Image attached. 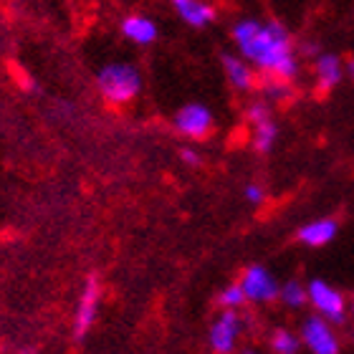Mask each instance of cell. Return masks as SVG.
Wrapping results in <instances>:
<instances>
[{
  "mask_svg": "<svg viewBox=\"0 0 354 354\" xmlns=\"http://www.w3.org/2000/svg\"><path fill=\"white\" fill-rule=\"evenodd\" d=\"M233 41H236L241 56L268 76H279V79L291 82L299 74L294 41L279 21L241 18L233 26Z\"/></svg>",
  "mask_w": 354,
  "mask_h": 354,
  "instance_id": "1",
  "label": "cell"
},
{
  "mask_svg": "<svg viewBox=\"0 0 354 354\" xmlns=\"http://www.w3.org/2000/svg\"><path fill=\"white\" fill-rule=\"evenodd\" d=\"M96 88L109 104H129L142 91V76L132 64H106L96 74Z\"/></svg>",
  "mask_w": 354,
  "mask_h": 354,
  "instance_id": "2",
  "label": "cell"
},
{
  "mask_svg": "<svg viewBox=\"0 0 354 354\" xmlns=\"http://www.w3.org/2000/svg\"><path fill=\"white\" fill-rule=\"evenodd\" d=\"M99 304H102V281L96 273H91L86 281H84L82 296H79V304H76L74 311V339L82 342L88 334V329L94 326L96 314H99Z\"/></svg>",
  "mask_w": 354,
  "mask_h": 354,
  "instance_id": "3",
  "label": "cell"
},
{
  "mask_svg": "<svg viewBox=\"0 0 354 354\" xmlns=\"http://www.w3.org/2000/svg\"><path fill=\"white\" fill-rule=\"evenodd\" d=\"M306 301L317 309L319 317L329 319V322H344L347 317V299L342 296V291H337L322 279H314L306 286Z\"/></svg>",
  "mask_w": 354,
  "mask_h": 354,
  "instance_id": "4",
  "label": "cell"
},
{
  "mask_svg": "<svg viewBox=\"0 0 354 354\" xmlns=\"http://www.w3.org/2000/svg\"><path fill=\"white\" fill-rule=\"evenodd\" d=\"M172 124H175L177 134H183L187 140H207L215 129V119L205 104H185L177 109Z\"/></svg>",
  "mask_w": 354,
  "mask_h": 354,
  "instance_id": "5",
  "label": "cell"
},
{
  "mask_svg": "<svg viewBox=\"0 0 354 354\" xmlns=\"http://www.w3.org/2000/svg\"><path fill=\"white\" fill-rule=\"evenodd\" d=\"M241 288H243L245 301H256V304H268L279 299V281L273 279V273L263 266H248L241 276Z\"/></svg>",
  "mask_w": 354,
  "mask_h": 354,
  "instance_id": "6",
  "label": "cell"
},
{
  "mask_svg": "<svg viewBox=\"0 0 354 354\" xmlns=\"http://www.w3.org/2000/svg\"><path fill=\"white\" fill-rule=\"evenodd\" d=\"M301 344H306L311 354H339V339L326 319L309 317L301 324Z\"/></svg>",
  "mask_w": 354,
  "mask_h": 354,
  "instance_id": "7",
  "label": "cell"
},
{
  "mask_svg": "<svg viewBox=\"0 0 354 354\" xmlns=\"http://www.w3.org/2000/svg\"><path fill=\"white\" fill-rule=\"evenodd\" d=\"M238 334H241V317L238 311L223 309V314L210 326V347L215 354H230L236 349Z\"/></svg>",
  "mask_w": 354,
  "mask_h": 354,
  "instance_id": "8",
  "label": "cell"
},
{
  "mask_svg": "<svg viewBox=\"0 0 354 354\" xmlns=\"http://www.w3.org/2000/svg\"><path fill=\"white\" fill-rule=\"evenodd\" d=\"M223 71L228 76L230 86L236 91H256L259 88V76L256 68L243 59V56H233V53H223Z\"/></svg>",
  "mask_w": 354,
  "mask_h": 354,
  "instance_id": "9",
  "label": "cell"
},
{
  "mask_svg": "<svg viewBox=\"0 0 354 354\" xmlns=\"http://www.w3.org/2000/svg\"><path fill=\"white\" fill-rule=\"evenodd\" d=\"M314 79H317V88L322 94H329L332 88H337L344 79V64L339 56L334 53H322L314 61Z\"/></svg>",
  "mask_w": 354,
  "mask_h": 354,
  "instance_id": "10",
  "label": "cell"
},
{
  "mask_svg": "<svg viewBox=\"0 0 354 354\" xmlns=\"http://www.w3.org/2000/svg\"><path fill=\"white\" fill-rule=\"evenodd\" d=\"M170 6L180 21L192 28H207L215 21V8L207 0H170Z\"/></svg>",
  "mask_w": 354,
  "mask_h": 354,
  "instance_id": "11",
  "label": "cell"
},
{
  "mask_svg": "<svg viewBox=\"0 0 354 354\" xmlns=\"http://www.w3.org/2000/svg\"><path fill=\"white\" fill-rule=\"evenodd\" d=\"M337 230H339V223L337 221H332V218H319V221H311L306 225H301L299 241L304 245H311V248H322V245L332 243Z\"/></svg>",
  "mask_w": 354,
  "mask_h": 354,
  "instance_id": "12",
  "label": "cell"
},
{
  "mask_svg": "<svg viewBox=\"0 0 354 354\" xmlns=\"http://www.w3.org/2000/svg\"><path fill=\"white\" fill-rule=\"evenodd\" d=\"M122 36L137 46H149L157 41V26L147 15H127L122 21Z\"/></svg>",
  "mask_w": 354,
  "mask_h": 354,
  "instance_id": "13",
  "label": "cell"
},
{
  "mask_svg": "<svg viewBox=\"0 0 354 354\" xmlns=\"http://www.w3.org/2000/svg\"><path fill=\"white\" fill-rule=\"evenodd\" d=\"M276 140H279V127H276L273 119H263V122H256V124H253V149H256L259 155L271 152Z\"/></svg>",
  "mask_w": 354,
  "mask_h": 354,
  "instance_id": "14",
  "label": "cell"
},
{
  "mask_svg": "<svg viewBox=\"0 0 354 354\" xmlns=\"http://www.w3.org/2000/svg\"><path fill=\"white\" fill-rule=\"evenodd\" d=\"M261 94L266 99H271V102H283L291 96V82L286 79H279V76H266L263 82H259Z\"/></svg>",
  "mask_w": 354,
  "mask_h": 354,
  "instance_id": "15",
  "label": "cell"
},
{
  "mask_svg": "<svg viewBox=\"0 0 354 354\" xmlns=\"http://www.w3.org/2000/svg\"><path fill=\"white\" fill-rule=\"evenodd\" d=\"M279 299L286 304V306H291V309H299V306L306 304V286L296 279L286 281V283H281V288H279Z\"/></svg>",
  "mask_w": 354,
  "mask_h": 354,
  "instance_id": "16",
  "label": "cell"
},
{
  "mask_svg": "<svg viewBox=\"0 0 354 354\" xmlns=\"http://www.w3.org/2000/svg\"><path fill=\"white\" fill-rule=\"evenodd\" d=\"M299 344L301 339L288 329H276L271 334V349L276 354H299Z\"/></svg>",
  "mask_w": 354,
  "mask_h": 354,
  "instance_id": "17",
  "label": "cell"
},
{
  "mask_svg": "<svg viewBox=\"0 0 354 354\" xmlns=\"http://www.w3.org/2000/svg\"><path fill=\"white\" fill-rule=\"evenodd\" d=\"M218 304H221V309H230V311H238L241 306L245 304V296H243V288L241 283H230L225 286L218 294Z\"/></svg>",
  "mask_w": 354,
  "mask_h": 354,
  "instance_id": "18",
  "label": "cell"
},
{
  "mask_svg": "<svg viewBox=\"0 0 354 354\" xmlns=\"http://www.w3.org/2000/svg\"><path fill=\"white\" fill-rule=\"evenodd\" d=\"M245 117L251 119V124H256V122H263V119H271V106L266 104V99H256V102L248 104Z\"/></svg>",
  "mask_w": 354,
  "mask_h": 354,
  "instance_id": "19",
  "label": "cell"
},
{
  "mask_svg": "<svg viewBox=\"0 0 354 354\" xmlns=\"http://www.w3.org/2000/svg\"><path fill=\"white\" fill-rule=\"evenodd\" d=\"M245 200H248V203H261V200H263V187H261V185H245Z\"/></svg>",
  "mask_w": 354,
  "mask_h": 354,
  "instance_id": "20",
  "label": "cell"
},
{
  "mask_svg": "<svg viewBox=\"0 0 354 354\" xmlns=\"http://www.w3.org/2000/svg\"><path fill=\"white\" fill-rule=\"evenodd\" d=\"M180 155H183V162L185 165H200V155L195 152V149H190V147H185V149H180Z\"/></svg>",
  "mask_w": 354,
  "mask_h": 354,
  "instance_id": "21",
  "label": "cell"
},
{
  "mask_svg": "<svg viewBox=\"0 0 354 354\" xmlns=\"http://www.w3.org/2000/svg\"><path fill=\"white\" fill-rule=\"evenodd\" d=\"M301 51L306 53V56H314V59H317V56H319V46L317 44H304Z\"/></svg>",
  "mask_w": 354,
  "mask_h": 354,
  "instance_id": "22",
  "label": "cell"
},
{
  "mask_svg": "<svg viewBox=\"0 0 354 354\" xmlns=\"http://www.w3.org/2000/svg\"><path fill=\"white\" fill-rule=\"evenodd\" d=\"M344 74H347L349 79H352V84H354V56L347 61V66H344Z\"/></svg>",
  "mask_w": 354,
  "mask_h": 354,
  "instance_id": "23",
  "label": "cell"
},
{
  "mask_svg": "<svg viewBox=\"0 0 354 354\" xmlns=\"http://www.w3.org/2000/svg\"><path fill=\"white\" fill-rule=\"evenodd\" d=\"M21 354H36V352H33V349H23Z\"/></svg>",
  "mask_w": 354,
  "mask_h": 354,
  "instance_id": "24",
  "label": "cell"
},
{
  "mask_svg": "<svg viewBox=\"0 0 354 354\" xmlns=\"http://www.w3.org/2000/svg\"><path fill=\"white\" fill-rule=\"evenodd\" d=\"M243 354H261V352H253V349H245Z\"/></svg>",
  "mask_w": 354,
  "mask_h": 354,
  "instance_id": "25",
  "label": "cell"
},
{
  "mask_svg": "<svg viewBox=\"0 0 354 354\" xmlns=\"http://www.w3.org/2000/svg\"><path fill=\"white\" fill-rule=\"evenodd\" d=\"M349 309H352V311H354V299H352V304H349Z\"/></svg>",
  "mask_w": 354,
  "mask_h": 354,
  "instance_id": "26",
  "label": "cell"
}]
</instances>
